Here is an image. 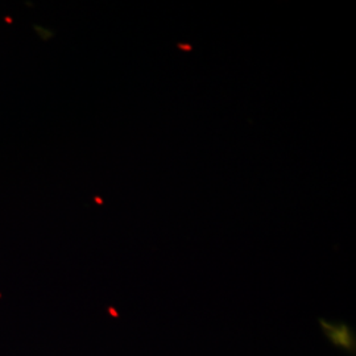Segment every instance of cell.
<instances>
[{"mask_svg": "<svg viewBox=\"0 0 356 356\" xmlns=\"http://www.w3.org/2000/svg\"><path fill=\"white\" fill-rule=\"evenodd\" d=\"M319 325L323 334L338 348H343L350 354H355L356 343L354 330L344 322H327L325 319H319Z\"/></svg>", "mask_w": 356, "mask_h": 356, "instance_id": "obj_1", "label": "cell"}]
</instances>
